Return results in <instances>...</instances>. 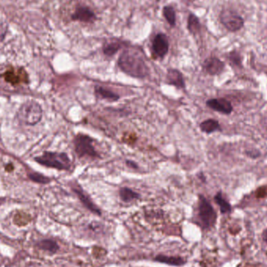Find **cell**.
I'll return each instance as SVG.
<instances>
[{"instance_id":"6da1fadb","label":"cell","mask_w":267,"mask_h":267,"mask_svg":"<svg viewBox=\"0 0 267 267\" xmlns=\"http://www.w3.org/2000/svg\"><path fill=\"white\" fill-rule=\"evenodd\" d=\"M118 66L124 73L132 78H145L149 69L142 53L136 49H125L118 59Z\"/></svg>"},{"instance_id":"7a4b0ae2","label":"cell","mask_w":267,"mask_h":267,"mask_svg":"<svg viewBox=\"0 0 267 267\" xmlns=\"http://www.w3.org/2000/svg\"><path fill=\"white\" fill-rule=\"evenodd\" d=\"M35 160L43 166L58 171H69L71 168V159L64 152H45L42 156L35 158Z\"/></svg>"},{"instance_id":"3957f363","label":"cell","mask_w":267,"mask_h":267,"mask_svg":"<svg viewBox=\"0 0 267 267\" xmlns=\"http://www.w3.org/2000/svg\"><path fill=\"white\" fill-rule=\"evenodd\" d=\"M17 117L26 125H36L43 117V109L37 102H26L20 107Z\"/></svg>"},{"instance_id":"277c9868","label":"cell","mask_w":267,"mask_h":267,"mask_svg":"<svg viewBox=\"0 0 267 267\" xmlns=\"http://www.w3.org/2000/svg\"><path fill=\"white\" fill-rule=\"evenodd\" d=\"M95 139L85 134H78L74 139L75 150L80 158L96 159L99 157L98 152L94 146Z\"/></svg>"},{"instance_id":"5b68a950","label":"cell","mask_w":267,"mask_h":267,"mask_svg":"<svg viewBox=\"0 0 267 267\" xmlns=\"http://www.w3.org/2000/svg\"><path fill=\"white\" fill-rule=\"evenodd\" d=\"M217 213L210 202L203 195L198 197V218L204 229L213 227L217 221Z\"/></svg>"},{"instance_id":"8992f818","label":"cell","mask_w":267,"mask_h":267,"mask_svg":"<svg viewBox=\"0 0 267 267\" xmlns=\"http://www.w3.org/2000/svg\"><path fill=\"white\" fill-rule=\"evenodd\" d=\"M220 18L222 24L230 31H236L243 27V19L233 10H223L220 14Z\"/></svg>"},{"instance_id":"52a82bcc","label":"cell","mask_w":267,"mask_h":267,"mask_svg":"<svg viewBox=\"0 0 267 267\" xmlns=\"http://www.w3.org/2000/svg\"><path fill=\"white\" fill-rule=\"evenodd\" d=\"M169 50V42L164 34L156 35L152 41V53L156 58L162 59L168 54Z\"/></svg>"},{"instance_id":"ba28073f","label":"cell","mask_w":267,"mask_h":267,"mask_svg":"<svg viewBox=\"0 0 267 267\" xmlns=\"http://www.w3.org/2000/svg\"><path fill=\"white\" fill-rule=\"evenodd\" d=\"M73 191H75V194H77V196L78 197L80 201L83 204L85 208L88 209L89 211H91V213H94V214L101 216V210H100L96 205L93 203V201L91 200L89 195L82 189V188L80 186L79 184H75V186L73 187Z\"/></svg>"},{"instance_id":"9c48e42d","label":"cell","mask_w":267,"mask_h":267,"mask_svg":"<svg viewBox=\"0 0 267 267\" xmlns=\"http://www.w3.org/2000/svg\"><path fill=\"white\" fill-rule=\"evenodd\" d=\"M207 105L212 110L227 115L231 114L233 111L231 104L225 98H212L207 102Z\"/></svg>"},{"instance_id":"30bf717a","label":"cell","mask_w":267,"mask_h":267,"mask_svg":"<svg viewBox=\"0 0 267 267\" xmlns=\"http://www.w3.org/2000/svg\"><path fill=\"white\" fill-rule=\"evenodd\" d=\"M203 68L210 75H218L224 69V63L217 57H210L205 60Z\"/></svg>"},{"instance_id":"8fae6325","label":"cell","mask_w":267,"mask_h":267,"mask_svg":"<svg viewBox=\"0 0 267 267\" xmlns=\"http://www.w3.org/2000/svg\"><path fill=\"white\" fill-rule=\"evenodd\" d=\"M96 19L92 10L86 7H79L76 9L72 15V20H78L81 22L91 23Z\"/></svg>"},{"instance_id":"7c38bea8","label":"cell","mask_w":267,"mask_h":267,"mask_svg":"<svg viewBox=\"0 0 267 267\" xmlns=\"http://www.w3.org/2000/svg\"><path fill=\"white\" fill-rule=\"evenodd\" d=\"M166 82L170 85L183 89L185 88V81L181 71L177 69L168 70Z\"/></svg>"},{"instance_id":"4fadbf2b","label":"cell","mask_w":267,"mask_h":267,"mask_svg":"<svg viewBox=\"0 0 267 267\" xmlns=\"http://www.w3.org/2000/svg\"><path fill=\"white\" fill-rule=\"evenodd\" d=\"M95 94L98 98L109 102H117L120 98L118 94L101 85H96L95 87Z\"/></svg>"},{"instance_id":"5bb4252c","label":"cell","mask_w":267,"mask_h":267,"mask_svg":"<svg viewBox=\"0 0 267 267\" xmlns=\"http://www.w3.org/2000/svg\"><path fill=\"white\" fill-rule=\"evenodd\" d=\"M154 260L162 263L168 264L171 265H182L185 264V260L183 258L178 256H168V255H159Z\"/></svg>"},{"instance_id":"9a60e30c","label":"cell","mask_w":267,"mask_h":267,"mask_svg":"<svg viewBox=\"0 0 267 267\" xmlns=\"http://www.w3.org/2000/svg\"><path fill=\"white\" fill-rule=\"evenodd\" d=\"M202 131L204 133L211 134L220 130V123L214 119H208L202 122L199 125Z\"/></svg>"},{"instance_id":"2e32d148","label":"cell","mask_w":267,"mask_h":267,"mask_svg":"<svg viewBox=\"0 0 267 267\" xmlns=\"http://www.w3.org/2000/svg\"><path fill=\"white\" fill-rule=\"evenodd\" d=\"M119 194H120V199L124 203H130V202L135 201L140 198V194L139 193L127 187L120 188Z\"/></svg>"},{"instance_id":"e0dca14e","label":"cell","mask_w":267,"mask_h":267,"mask_svg":"<svg viewBox=\"0 0 267 267\" xmlns=\"http://www.w3.org/2000/svg\"><path fill=\"white\" fill-rule=\"evenodd\" d=\"M214 199L215 202L218 205L219 207H220L222 214H227V213H230L231 212V206H230V203L227 200L223 198L221 192L217 193L215 195Z\"/></svg>"},{"instance_id":"ac0fdd59","label":"cell","mask_w":267,"mask_h":267,"mask_svg":"<svg viewBox=\"0 0 267 267\" xmlns=\"http://www.w3.org/2000/svg\"><path fill=\"white\" fill-rule=\"evenodd\" d=\"M163 16L166 18V21L169 23L171 27H174L176 24V14L174 8L171 6H166L163 7L162 10Z\"/></svg>"},{"instance_id":"d6986e66","label":"cell","mask_w":267,"mask_h":267,"mask_svg":"<svg viewBox=\"0 0 267 267\" xmlns=\"http://www.w3.org/2000/svg\"><path fill=\"white\" fill-rule=\"evenodd\" d=\"M200 27L201 25H200L198 17L194 16V14H190L188 20V28L190 32L192 34H196L199 31Z\"/></svg>"},{"instance_id":"ffe728a7","label":"cell","mask_w":267,"mask_h":267,"mask_svg":"<svg viewBox=\"0 0 267 267\" xmlns=\"http://www.w3.org/2000/svg\"><path fill=\"white\" fill-rule=\"evenodd\" d=\"M39 247L43 250L51 252V253H55L59 249L57 244L53 240H45L39 243Z\"/></svg>"},{"instance_id":"44dd1931","label":"cell","mask_w":267,"mask_h":267,"mask_svg":"<svg viewBox=\"0 0 267 267\" xmlns=\"http://www.w3.org/2000/svg\"><path fill=\"white\" fill-rule=\"evenodd\" d=\"M121 45L119 43H110L106 45L104 48V53L107 56H113L120 50Z\"/></svg>"},{"instance_id":"7402d4cb","label":"cell","mask_w":267,"mask_h":267,"mask_svg":"<svg viewBox=\"0 0 267 267\" xmlns=\"http://www.w3.org/2000/svg\"><path fill=\"white\" fill-rule=\"evenodd\" d=\"M29 177H30V179L32 180L35 182L41 183V184H47L50 181V179L47 177L43 176L40 174H36V173L30 174Z\"/></svg>"},{"instance_id":"603a6c76","label":"cell","mask_w":267,"mask_h":267,"mask_svg":"<svg viewBox=\"0 0 267 267\" xmlns=\"http://www.w3.org/2000/svg\"><path fill=\"white\" fill-rule=\"evenodd\" d=\"M7 34V27L5 24H0V43L4 40Z\"/></svg>"},{"instance_id":"cb8c5ba5","label":"cell","mask_w":267,"mask_h":267,"mask_svg":"<svg viewBox=\"0 0 267 267\" xmlns=\"http://www.w3.org/2000/svg\"><path fill=\"white\" fill-rule=\"evenodd\" d=\"M126 164H127V166H128V168H131V169H139L138 164L136 163V162H134L133 160H129V159H127V160L126 161Z\"/></svg>"},{"instance_id":"d4e9b609","label":"cell","mask_w":267,"mask_h":267,"mask_svg":"<svg viewBox=\"0 0 267 267\" xmlns=\"http://www.w3.org/2000/svg\"><path fill=\"white\" fill-rule=\"evenodd\" d=\"M262 237L264 242L267 244V228H265V230H263V232H262Z\"/></svg>"}]
</instances>
